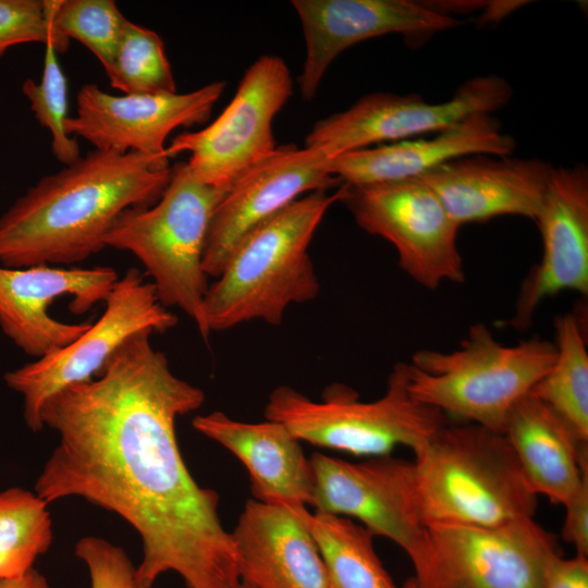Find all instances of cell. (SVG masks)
Wrapping results in <instances>:
<instances>
[{
    "label": "cell",
    "mask_w": 588,
    "mask_h": 588,
    "mask_svg": "<svg viewBox=\"0 0 588 588\" xmlns=\"http://www.w3.org/2000/svg\"><path fill=\"white\" fill-rule=\"evenodd\" d=\"M151 334H134L96 377L46 401L40 419L59 440L35 492L48 504L81 498L126 522L142 542L143 588L168 572L187 588H242L219 494L196 482L176 439V419L205 393L174 375Z\"/></svg>",
    "instance_id": "cell-1"
},
{
    "label": "cell",
    "mask_w": 588,
    "mask_h": 588,
    "mask_svg": "<svg viewBox=\"0 0 588 588\" xmlns=\"http://www.w3.org/2000/svg\"><path fill=\"white\" fill-rule=\"evenodd\" d=\"M171 177L169 158L94 149L30 186L0 217V264L65 266L106 248L131 208H147Z\"/></svg>",
    "instance_id": "cell-2"
},
{
    "label": "cell",
    "mask_w": 588,
    "mask_h": 588,
    "mask_svg": "<svg viewBox=\"0 0 588 588\" xmlns=\"http://www.w3.org/2000/svg\"><path fill=\"white\" fill-rule=\"evenodd\" d=\"M340 186L333 194L302 196L241 240L208 286L209 334L254 320L278 326L291 305L317 297L320 283L308 248L326 212L341 200Z\"/></svg>",
    "instance_id": "cell-3"
},
{
    "label": "cell",
    "mask_w": 588,
    "mask_h": 588,
    "mask_svg": "<svg viewBox=\"0 0 588 588\" xmlns=\"http://www.w3.org/2000/svg\"><path fill=\"white\" fill-rule=\"evenodd\" d=\"M414 478L426 526L491 527L534 517L538 495L503 433L445 422L414 451Z\"/></svg>",
    "instance_id": "cell-4"
},
{
    "label": "cell",
    "mask_w": 588,
    "mask_h": 588,
    "mask_svg": "<svg viewBox=\"0 0 588 588\" xmlns=\"http://www.w3.org/2000/svg\"><path fill=\"white\" fill-rule=\"evenodd\" d=\"M228 191L197 180L186 161L176 162L157 203L125 210L103 237L106 247L140 261L160 303L180 308L205 341L210 334L204 315L209 286L204 252L212 216Z\"/></svg>",
    "instance_id": "cell-5"
},
{
    "label": "cell",
    "mask_w": 588,
    "mask_h": 588,
    "mask_svg": "<svg viewBox=\"0 0 588 588\" xmlns=\"http://www.w3.org/2000/svg\"><path fill=\"white\" fill-rule=\"evenodd\" d=\"M554 358L552 342L535 336L504 345L483 323H476L458 350L416 352L408 364V391L445 415L503 433L513 406Z\"/></svg>",
    "instance_id": "cell-6"
},
{
    "label": "cell",
    "mask_w": 588,
    "mask_h": 588,
    "mask_svg": "<svg viewBox=\"0 0 588 588\" xmlns=\"http://www.w3.org/2000/svg\"><path fill=\"white\" fill-rule=\"evenodd\" d=\"M265 417L283 424L302 442L369 457L391 455L397 446L414 452L448 421L441 411L412 396L407 363L394 365L385 393L370 402L338 383L319 401L280 385L269 395Z\"/></svg>",
    "instance_id": "cell-7"
},
{
    "label": "cell",
    "mask_w": 588,
    "mask_h": 588,
    "mask_svg": "<svg viewBox=\"0 0 588 588\" xmlns=\"http://www.w3.org/2000/svg\"><path fill=\"white\" fill-rule=\"evenodd\" d=\"M310 461L315 511L357 519L375 536L392 540L409 558L419 588H441L413 461L385 455L353 463L323 453H314Z\"/></svg>",
    "instance_id": "cell-8"
},
{
    "label": "cell",
    "mask_w": 588,
    "mask_h": 588,
    "mask_svg": "<svg viewBox=\"0 0 588 588\" xmlns=\"http://www.w3.org/2000/svg\"><path fill=\"white\" fill-rule=\"evenodd\" d=\"M105 306L97 321L73 342L4 373L7 385L23 396V416L30 430L44 428L40 412L51 395L96 377L131 336L142 331L164 333L179 321L137 268L118 279Z\"/></svg>",
    "instance_id": "cell-9"
},
{
    "label": "cell",
    "mask_w": 588,
    "mask_h": 588,
    "mask_svg": "<svg viewBox=\"0 0 588 588\" xmlns=\"http://www.w3.org/2000/svg\"><path fill=\"white\" fill-rule=\"evenodd\" d=\"M292 89V76L283 59L258 58L244 73L234 97L220 115L198 131L173 137L166 148L167 157L189 154L186 163L197 180L229 189L278 148L272 122Z\"/></svg>",
    "instance_id": "cell-10"
},
{
    "label": "cell",
    "mask_w": 588,
    "mask_h": 588,
    "mask_svg": "<svg viewBox=\"0 0 588 588\" xmlns=\"http://www.w3.org/2000/svg\"><path fill=\"white\" fill-rule=\"evenodd\" d=\"M341 200L366 232L391 243L399 265L415 282L434 290L442 282L463 283L457 248L460 226L438 196L420 180L347 184Z\"/></svg>",
    "instance_id": "cell-11"
},
{
    "label": "cell",
    "mask_w": 588,
    "mask_h": 588,
    "mask_svg": "<svg viewBox=\"0 0 588 588\" xmlns=\"http://www.w3.org/2000/svg\"><path fill=\"white\" fill-rule=\"evenodd\" d=\"M513 95L502 77L490 74L463 83L452 98L430 103L417 94L371 93L348 109L319 120L305 146L339 155L437 133L475 113L503 108Z\"/></svg>",
    "instance_id": "cell-12"
},
{
    "label": "cell",
    "mask_w": 588,
    "mask_h": 588,
    "mask_svg": "<svg viewBox=\"0 0 588 588\" xmlns=\"http://www.w3.org/2000/svg\"><path fill=\"white\" fill-rule=\"evenodd\" d=\"M224 88L225 82L219 81L188 93L115 96L96 84H84L65 131L94 149L167 157L170 134L206 123Z\"/></svg>",
    "instance_id": "cell-13"
},
{
    "label": "cell",
    "mask_w": 588,
    "mask_h": 588,
    "mask_svg": "<svg viewBox=\"0 0 588 588\" xmlns=\"http://www.w3.org/2000/svg\"><path fill=\"white\" fill-rule=\"evenodd\" d=\"M441 588H543L554 536L534 517L481 527L427 526Z\"/></svg>",
    "instance_id": "cell-14"
},
{
    "label": "cell",
    "mask_w": 588,
    "mask_h": 588,
    "mask_svg": "<svg viewBox=\"0 0 588 588\" xmlns=\"http://www.w3.org/2000/svg\"><path fill=\"white\" fill-rule=\"evenodd\" d=\"M112 267L0 266V328L26 355L36 359L73 342L89 322H64L50 316L59 297H72L70 310L82 315L107 299L119 279Z\"/></svg>",
    "instance_id": "cell-15"
},
{
    "label": "cell",
    "mask_w": 588,
    "mask_h": 588,
    "mask_svg": "<svg viewBox=\"0 0 588 588\" xmlns=\"http://www.w3.org/2000/svg\"><path fill=\"white\" fill-rule=\"evenodd\" d=\"M332 157L320 149L278 146L238 177L212 216L203 267L217 278L241 240L302 196L342 185L329 170Z\"/></svg>",
    "instance_id": "cell-16"
},
{
    "label": "cell",
    "mask_w": 588,
    "mask_h": 588,
    "mask_svg": "<svg viewBox=\"0 0 588 588\" xmlns=\"http://www.w3.org/2000/svg\"><path fill=\"white\" fill-rule=\"evenodd\" d=\"M306 57L298 76L304 100L314 99L334 59L360 41L402 34L411 40L456 27L461 21L430 4L411 0H294Z\"/></svg>",
    "instance_id": "cell-17"
},
{
    "label": "cell",
    "mask_w": 588,
    "mask_h": 588,
    "mask_svg": "<svg viewBox=\"0 0 588 588\" xmlns=\"http://www.w3.org/2000/svg\"><path fill=\"white\" fill-rule=\"evenodd\" d=\"M542 255L524 280L510 323L527 330L538 306L562 291L588 293V171L553 168L535 219Z\"/></svg>",
    "instance_id": "cell-18"
},
{
    "label": "cell",
    "mask_w": 588,
    "mask_h": 588,
    "mask_svg": "<svg viewBox=\"0 0 588 588\" xmlns=\"http://www.w3.org/2000/svg\"><path fill=\"white\" fill-rule=\"evenodd\" d=\"M552 169L539 159L475 155L445 162L416 179L462 226L506 215L535 221Z\"/></svg>",
    "instance_id": "cell-19"
},
{
    "label": "cell",
    "mask_w": 588,
    "mask_h": 588,
    "mask_svg": "<svg viewBox=\"0 0 588 588\" xmlns=\"http://www.w3.org/2000/svg\"><path fill=\"white\" fill-rule=\"evenodd\" d=\"M515 139L489 113H475L428 137L381 144L331 159L330 173L347 184L416 179L451 160L511 156Z\"/></svg>",
    "instance_id": "cell-20"
},
{
    "label": "cell",
    "mask_w": 588,
    "mask_h": 588,
    "mask_svg": "<svg viewBox=\"0 0 588 588\" xmlns=\"http://www.w3.org/2000/svg\"><path fill=\"white\" fill-rule=\"evenodd\" d=\"M231 534L243 583L254 588H327L318 547L291 505L249 499Z\"/></svg>",
    "instance_id": "cell-21"
},
{
    "label": "cell",
    "mask_w": 588,
    "mask_h": 588,
    "mask_svg": "<svg viewBox=\"0 0 588 588\" xmlns=\"http://www.w3.org/2000/svg\"><path fill=\"white\" fill-rule=\"evenodd\" d=\"M193 428L231 452L245 467L253 499L269 504L314 506L315 475L297 439L283 424L245 422L215 411Z\"/></svg>",
    "instance_id": "cell-22"
},
{
    "label": "cell",
    "mask_w": 588,
    "mask_h": 588,
    "mask_svg": "<svg viewBox=\"0 0 588 588\" xmlns=\"http://www.w3.org/2000/svg\"><path fill=\"white\" fill-rule=\"evenodd\" d=\"M503 434L534 491L551 503L564 505L588 477V443L531 394L513 406Z\"/></svg>",
    "instance_id": "cell-23"
},
{
    "label": "cell",
    "mask_w": 588,
    "mask_h": 588,
    "mask_svg": "<svg viewBox=\"0 0 588 588\" xmlns=\"http://www.w3.org/2000/svg\"><path fill=\"white\" fill-rule=\"evenodd\" d=\"M289 505L318 547L327 588H397L376 552V536L369 529L345 516Z\"/></svg>",
    "instance_id": "cell-24"
},
{
    "label": "cell",
    "mask_w": 588,
    "mask_h": 588,
    "mask_svg": "<svg viewBox=\"0 0 588 588\" xmlns=\"http://www.w3.org/2000/svg\"><path fill=\"white\" fill-rule=\"evenodd\" d=\"M555 358L529 394L537 397L588 443V352L578 318L567 313L554 321Z\"/></svg>",
    "instance_id": "cell-25"
},
{
    "label": "cell",
    "mask_w": 588,
    "mask_h": 588,
    "mask_svg": "<svg viewBox=\"0 0 588 588\" xmlns=\"http://www.w3.org/2000/svg\"><path fill=\"white\" fill-rule=\"evenodd\" d=\"M52 538L48 503L41 497L19 487L0 492V579L33 569Z\"/></svg>",
    "instance_id": "cell-26"
},
{
    "label": "cell",
    "mask_w": 588,
    "mask_h": 588,
    "mask_svg": "<svg viewBox=\"0 0 588 588\" xmlns=\"http://www.w3.org/2000/svg\"><path fill=\"white\" fill-rule=\"evenodd\" d=\"M105 72L110 85L124 95L176 91L162 39L156 32L128 20Z\"/></svg>",
    "instance_id": "cell-27"
},
{
    "label": "cell",
    "mask_w": 588,
    "mask_h": 588,
    "mask_svg": "<svg viewBox=\"0 0 588 588\" xmlns=\"http://www.w3.org/2000/svg\"><path fill=\"white\" fill-rule=\"evenodd\" d=\"M126 22L113 0H52L54 32L85 46L103 70L114 58Z\"/></svg>",
    "instance_id": "cell-28"
},
{
    "label": "cell",
    "mask_w": 588,
    "mask_h": 588,
    "mask_svg": "<svg viewBox=\"0 0 588 588\" xmlns=\"http://www.w3.org/2000/svg\"><path fill=\"white\" fill-rule=\"evenodd\" d=\"M22 93L37 122L50 133L53 157L63 166L78 160L82 155L77 138L65 131V120L69 118L68 79L51 41L45 45L40 81L25 79Z\"/></svg>",
    "instance_id": "cell-29"
},
{
    "label": "cell",
    "mask_w": 588,
    "mask_h": 588,
    "mask_svg": "<svg viewBox=\"0 0 588 588\" xmlns=\"http://www.w3.org/2000/svg\"><path fill=\"white\" fill-rule=\"evenodd\" d=\"M51 9L52 0H0V57L16 45L48 41L64 53L70 40L54 32Z\"/></svg>",
    "instance_id": "cell-30"
},
{
    "label": "cell",
    "mask_w": 588,
    "mask_h": 588,
    "mask_svg": "<svg viewBox=\"0 0 588 588\" xmlns=\"http://www.w3.org/2000/svg\"><path fill=\"white\" fill-rule=\"evenodd\" d=\"M75 555L87 567L90 588H143L127 553L103 538H81L75 544Z\"/></svg>",
    "instance_id": "cell-31"
},
{
    "label": "cell",
    "mask_w": 588,
    "mask_h": 588,
    "mask_svg": "<svg viewBox=\"0 0 588 588\" xmlns=\"http://www.w3.org/2000/svg\"><path fill=\"white\" fill-rule=\"evenodd\" d=\"M563 506L562 537L574 546L577 555L588 558V477Z\"/></svg>",
    "instance_id": "cell-32"
},
{
    "label": "cell",
    "mask_w": 588,
    "mask_h": 588,
    "mask_svg": "<svg viewBox=\"0 0 588 588\" xmlns=\"http://www.w3.org/2000/svg\"><path fill=\"white\" fill-rule=\"evenodd\" d=\"M543 588H588V558L553 554L546 568Z\"/></svg>",
    "instance_id": "cell-33"
},
{
    "label": "cell",
    "mask_w": 588,
    "mask_h": 588,
    "mask_svg": "<svg viewBox=\"0 0 588 588\" xmlns=\"http://www.w3.org/2000/svg\"><path fill=\"white\" fill-rule=\"evenodd\" d=\"M0 588H51V586L42 574L33 568L22 576L0 579Z\"/></svg>",
    "instance_id": "cell-34"
},
{
    "label": "cell",
    "mask_w": 588,
    "mask_h": 588,
    "mask_svg": "<svg viewBox=\"0 0 588 588\" xmlns=\"http://www.w3.org/2000/svg\"><path fill=\"white\" fill-rule=\"evenodd\" d=\"M403 588H419V587H418V584H417V581H416V578L413 576V577H409V578L405 581Z\"/></svg>",
    "instance_id": "cell-35"
},
{
    "label": "cell",
    "mask_w": 588,
    "mask_h": 588,
    "mask_svg": "<svg viewBox=\"0 0 588 588\" xmlns=\"http://www.w3.org/2000/svg\"><path fill=\"white\" fill-rule=\"evenodd\" d=\"M242 588H254L250 585L242 581Z\"/></svg>",
    "instance_id": "cell-36"
}]
</instances>
